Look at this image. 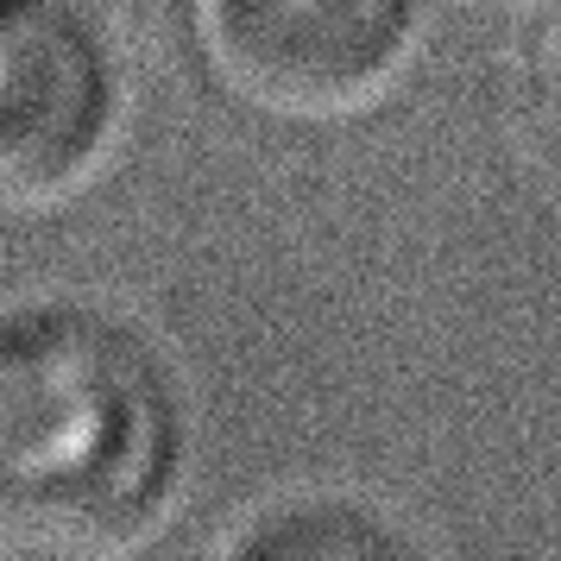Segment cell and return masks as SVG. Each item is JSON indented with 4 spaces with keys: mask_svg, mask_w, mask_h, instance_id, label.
<instances>
[{
    "mask_svg": "<svg viewBox=\"0 0 561 561\" xmlns=\"http://www.w3.org/2000/svg\"><path fill=\"white\" fill-rule=\"evenodd\" d=\"M178 416L146 347L51 309L0 329V536L82 549L139 524L171 480Z\"/></svg>",
    "mask_w": 561,
    "mask_h": 561,
    "instance_id": "6da1fadb",
    "label": "cell"
},
{
    "mask_svg": "<svg viewBox=\"0 0 561 561\" xmlns=\"http://www.w3.org/2000/svg\"><path fill=\"white\" fill-rule=\"evenodd\" d=\"M121 89L70 0H0V215H45L107 164Z\"/></svg>",
    "mask_w": 561,
    "mask_h": 561,
    "instance_id": "7a4b0ae2",
    "label": "cell"
},
{
    "mask_svg": "<svg viewBox=\"0 0 561 561\" xmlns=\"http://www.w3.org/2000/svg\"><path fill=\"white\" fill-rule=\"evenodd\" d=\"M416 38V0H208V57L240 102L334 121L379 102Z\"/></svg>",
    "mask_w": 561,
    "mask_h": 561,
    "instance_id": "3957f363",
    "label": "cell"
},
{
    "mask_svg": "<svg viewBox=\"0 0 561 561\" xmlns=\"http://www.w3.org/2000/svg\"><path fill=\"white\" fill-rule=\"evenodd\" d=\"M542 57H549V82H556V95H561V0L549 7V32H542Z\"/></svg>",
    "mask_w": 561,
    "mask_h": 561,
    "instance_id": "277c9868",
    "label": "cell"
}]
</instances>
